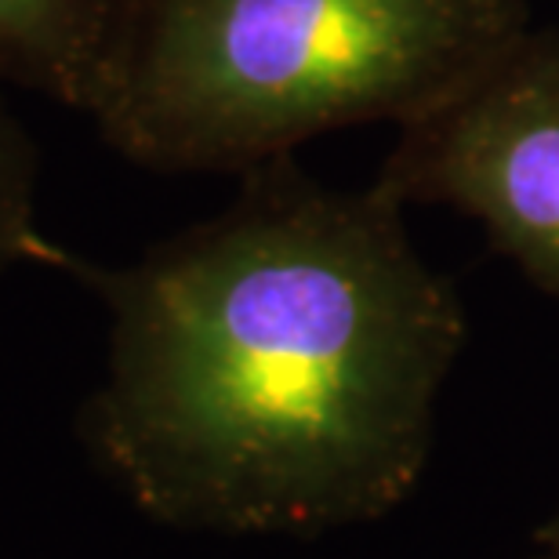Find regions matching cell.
<instances>
[{
  "label": "cell",
  "mask_w": 559,
  "mask_h": 559,
  "mask_svg": "<svg viewBox=\"0 0 559 559\" xmlns=\"http://www.w3.org/2000/svg\"><path fill=\"white\" fill-rule=\"evenodd\" d=\"M103 290L95 429L153 512L298 534L418 487L465 317L389 189H328L290 156L251 167L222 215Z\"/></svg>",
  "instance_id": "1"
},
{
  "label": "cell",
  "mask_w": 559,
  "mask_h": 559,
  "mask_svg": "<svg viewBox=\"0 0 559 559\" xmlns=\"http://www.w3.org/2000/svg\"><path fill=\"white\" fill-rule=\"evenodd\" d=\"M527 0H135L92 117L153 171H251L328 131L451 98Z\"/></svg>",
  "instance_id": "2"
},
{
  "label": "cell",
  "mask_w": 559,
  "mask_h": 559,
  "mask_svg": "<svg viewBox=\"0 0 559 559\" xmlns=\"http://www.w3.org/2000/svg\"><path fill=\"white\" fill-rule=\"evenodd\" d=\"M378 186L451 204L559 298V33L523 29L451 98L400 128Z\"/></svg>",
  "instance_id": "3"
},
{
  "label": "cell",
  "mask_w": 559,
  "mask_h": 559,
  "mask_svg": "<svg viewBox=\"0 0 559 559\" xmlns=\"http://www.w3.org/2000/svg\"><path fill=\"white\" fill-rule=\"evenodd\" d=\"M135 0H0V84L92 114Z\"/></svg>",
  "instance_id": "4"
},
{
  "label": "cell",
  "mask_w": 559,
  "mask_h": 559,
  "mask_svg": "<svg viewBox=\"0 0 559 559\" xmlns=\"http://www.w3.org/2000/svg\"><path fill=\"white\" fill-rule=\"evenodd\" d=\"M37 237V145L0 95V270L40 259Z\"/></svg>",
  "instance_id": "5"
},
{
  "label": "cell",
  "mask_w": 559,
  "mask_h": 559,
  "mask_svg": "<svg viewBox=\"0 0 559 559\" xmlns=\"http://www.w3.org/2000/svg\"><path fill=\"white\" fill-rule=\"evenodd\" d=\"M538 549L549 559H559V512L538 531Z\"/></svg>",
  "instance_id": "6"
}]
</instances>
